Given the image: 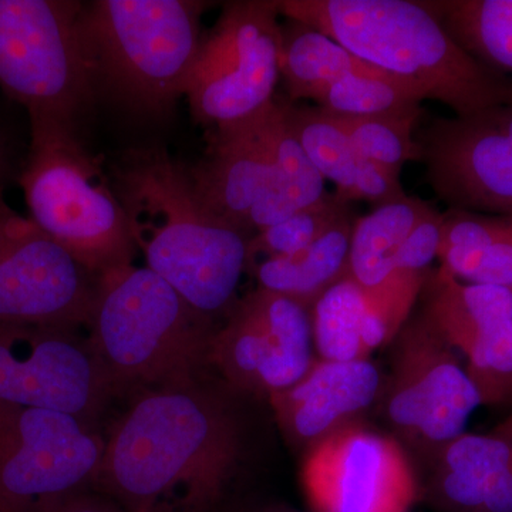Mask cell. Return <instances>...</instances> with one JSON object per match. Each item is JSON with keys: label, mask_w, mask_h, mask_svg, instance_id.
I'll return each mask as SVG.
<instances>
[{"label": "cell", "mask_w": 512, "mask_h": 512, "mask_svg": "<svg viewBox=\"0 0 512 512\" xmlns=\"http://www.w3.org/2000/svg\"><path fill=\"white\" fill-rule=\"evenodd\" d=\"M104 446L70 414L0 402V511L47 512L94 488Z\"/></svg>", "instance_id": "obj_9"}, {"label": "cell", "mask_w": 512, "mask_h": 512, "mask_svg": "<svg viewBox=\"0 0 512 512\" xmlns=\"http://www.w3.org/2000/svg\"><path fill=\"white\" fill-rule=\"evenodd\" d=\"M498 107L436 120L419 140L427 181L451 210L512 218V140Z\"/></svg>", "instance_id": "obj_15"}, {"label": "cell", "mask_w": 512, "mask_h": 512, "mask_svg": "<svg viewBox=\"0 0 512 512\" xmlns=\"http://www.w3.org/2000/svg\"><path fill=\"white\" fill-rule=\"evenodd\" d=\"M47 512H128L119 503L107 495L90 493V490L70 495L69 498L57 504Z\"/></svg>", "instance_id": "obj_32"}, {"label": "cell", "mask_w": 512, "mask_h": 512, "mask_svg": "<svg viewBox=\"0 0 512 512\" xmlns=\"http://www.w3.org/2000/svg\"><path fill=\"white\" fill-rule=\"evenodd\" d=\"M227 387L204 375L133 394L104 436L94 488L128 512L211 508L244 456V431Z\"/></svg>", "instance_id": "obj_1"}, {"label": "cell", "mask_w": 512, "mask_h": 512, "mask_svg": "<svg viewBox=\"0 0 512 512\" xmlns=\"http://www.w3.org/2000/svg\"><path fill=\"white\" fill-rule=\"evenodd\" d=\"M302 484L315 512H406L416 490L400 444L355 423L308 447Z\"/></svg>", "instance_id": "obj_14"}, {"label": "cell", "mask_w": 512, "mask_h": 512, "mask_svg": "<svg viewBox=\"0 0 512 512\" xmlns=\"http://www.w3.org/2000/svg\"><path fill=\"white\" fill-rule=\"evenodd\" d=\"M275 0L225 3L204 36L184 96L201 127L251 119L274 101L281 77L282 26Z\"/></svg>", "instance_id": "obj_8"}, {"label": "cell", "mask_w": 512, "mask_h": 512, "mask_svg": "<svg viewBox=\"0 0 512 512\" xmlns=\"http://www.w3.org/2000/svg\"><path fill=\"white\" fill-rule=\"evenodd\" d=\"M424 279V274L400 272L372 289L349 275L340 279L311 308L313 349L319 359L369 360L373 350L406 325Z\"/></svg>", "instance_id": "obj_16"}, {"label": "cell", "mask_w": 512, "mask_h": 512, "mask_svg": "<svg viewBox=\"0 0 512 512\" xmlns=\"http://www.w3.org/2000/svg\"><path fill=\"white\" fill-rule=\"evenodd\" d=\"M0 512H2V511H0Z\"/></svg>", "instance_id": "obj_36"}, {"label": "cell", "mask_w": 512, "mask_h": 512, "mask_svg": "<svg viewBox=\"0 0 512 512\" xmlns=\"http://www.w3.org/2000/svg\"><path fill=\"white\" fill-rule=\"evenodd\" d=\"M312 353L311 309L256 288L239 298L218 326L210 366L235 392L269 397L308 372Z\"/></svg>", "instance_id": "obj_12"}, {"label": "cell", "mask_w": 512, "mask_h": 512, "mask_svg": "<svg viewBox=\"0 0 512 512\" xmlns=\"http://www.w3.org/2000/svg\"><path fill=\"white\" fill-rule=\"evenodd\" d=\"M285 120L306 156L325 180L335 184V194L352 202L353 183L362 158L357 156L338 119L319 107L296 106L282 99Z\"/></svg>", "instance_id": "obj_25"}, {"label": "cell", "mask_w": 512, "mask_h": 512, "mask_svg": "<svg viewBox=\"0 0 512 512\" xmlns=\"http://www.w3.org/2000/svg\"><path fill=\"white\" fill-rule=\"evenodd\" d=\"M441 490L466 510L512 512V440L464 433L441 448Z\"/></svg>", "instance_id": "obj_19"}, {"label": "cell", "mask_w": 512, "mask_h": 512, "mask_svg": "<svg viewBox=\"0 0 512 512\" xmlns=\"http://www.w3.org/2000/svg\"><path fill=\"white\" fill-rule=\"evenodd\" d=\"M380 384L379 370L369 360L335 362L318 357L298 382L269 400L288 440L309 447L369 409Z\"/></svg>", "instance_id": "obj_18"}, {"label": "cell", "mask_w": 512, "mask_h": 512, "mask_svg": "<svg viewBox=\"0 0 512 512\" xmlns=\"http://www.w3.org/2000/svg\"><path fill=\"white\" fill-rule=\"evenodd\" d=\"M495 431L512 440V416L507 421H504V423Z\"/></svg>", "instance_id": "obj_34"}, {"label": "cell", "mask_w": 512, "mask_h": 512, "mask_svg": "<svg viewBox=\"0 0 512 512\" xmlns=\"http://www.w3.org/2000/svg\"><path fill=\"white\" fill-rule=\"evenodd\" d=\"M350 212V202L343 201L335 192H328L318 204L252 235L248 241V265L258 258L289 256L308 248Z\"/></svg>", "instance_id": "obj_28"}, {"label": "cell", "mask_w": 512, "mask_h": 512, "mask_svg": "<svg viewBox=\"0 0 512 512\" xmlns=\"http://www.w3.org/2000/svg\"><path fill=\"white\" fill-rule=\"evenodd\" d=\"M448 35L477 62L512 73V0L426 2Z\"/></svg>", "instance_id": "obj_24"}, {"label": "cell", "mask_w": 512, "mask_h": 512, "mask_svg": "<svg viewBox=\"0 0 512 512\" xmlns=\"http://www.w3.org/2000/svg\"><path fill=\"white\" fill-rule=\"evenodd\" d=\"M74 0H0V90L25 107L79 128L96 100Z\"/></svg>", "instance_id": "obj_7"}, {"label": "cell", "mask_w": 512, "mask_h": 512, "mask_svg": "<svg viewBox=\"0 0 512 512\" xmlns=\"http://www.w3.org/2000/svg\"><path fill=\"white\" fill-rule=\"evenodd\" d=\"M15 171V157H13L12 143L8 134L0 130V200L5 198V190L13 177L18 178Z\"/></svg>", "instance_id": "obj_33"}, {"label": "cell", "mask_w": 512, "mask_h": 512, "mask_svg": "<svg viewBox=\"0 0 512 512\" xmlns=\"http://www.w3.org/2000/svg\"><path fill=\"white\" fill-rule=\"evenodd\" d=\"M96 281L35 222L0 200V320L89 326Z\"/></svg>", "instance_id": "obj_13"}, {"label": "cell", "mask_w": 512, "mask_h": 512, "mask_svg": "<svg viewBox=\"0 0 512 512\" xmlns=\"http://www.w3.org/2000/svg\"><path fill=\"white\" fill-rule=\"evenodd\" d=\"M87 336L116 396L187 383L210 367L218 326L147 266L99 276Z\"/></svg>", "instance_id": "obj_4"}, {"label": "cell", "mask_w": 512, "mask_h": 512, "mask_svg": "<svg viewBox=\"0 0 512 512\" xmlns=\"http://www.w3.org/2000/svg\"><path fill=\"white\" fill-rule=\"evenodd\" d=\"M444 222H446V214L434 208H431L427 215L417 222L416 227L412 229L409 237L404 239L402 247L394 255L393 269L396 274L426 272L433 259L439 256Z\"/></svg>", "instance_id": "obj_30"}, {"label": "cell", "mask_w": 512, "mask_h": 512, "mask_svg": "<svg viewBox=\"0 0 512 512\" xmlns=\"http://www.w3.org/2000/svg\"><path fill=\"white\" fill-rule=\"evenodd\" d=\"M29 119V151L18 183L30 220L96 278L133 265L138 249L126 212L103 164L80 141L79 128Z\"/></svg>", "instance_id": "obj_6"}, {"label": "cell", "mask_w": 512, "mask_h": 512, "mask_svg": "<svg viewBox=\"0 0 512 512\" xmlns=\"http://www.w3.org/2000/svg\"><path fill=\"white\" fill-rule=\"evenodd\" d=\"M111 177L147 268L205 318H227L239 299L249 238L205 207L190 165L163 147L133 148Z\"/></svg>", "instance_id": "obj_2"}, {"label": "cell", "mask_w": 512, "mask_h": 512, "mask_svg": "<svg viewBox=\"0 0 512 512\" xmlns=\"http://www.w3.org/2000/svg\"><path fill=\"white\" fill-rule=\"evenodd\" d=\"M335 116V114H333ZM338 119L357 156L389 168L402 171L407 161L421 160V146L414 138V128L421 113L406 116L340 117Z\"/></svg>", "instance_id": "obj_27"}, {"label": "cell", "mask_w": 512, "mask_h": 512, "mask_svg": "<svg viewBox=\"0 0 512 512\" xmlns=\"http://www.w3.org/2000/svg\"><path fill=\"white\" fill-rule=\"evenodd\" d=\"M207 6L198 0L83 3L80 33L96 99L141 119L167 117L184 96Z\"/></svg>", "instance_id": "obj_5"}, {"label": "cell", "mask_w": 512, "mask_h": 512, "mask_svg": "<svg viewBox=\"0 0 512 512\" xmlns=\"http://www.w3.org/2000/svg\"><path fill=\"white\" fill-rule=\"evenodd\" d=\"M431 208L427 202L406 195L356 220L350 238V278L370 289L393 278L394 255Z\"/></svg>", "instance_id": "obj_22"}, {"label": "cell", "mask_w": 512, "mask_h": 512, "mask_svg": "<svg viewBox=\"0 0 512 512\" xmlns=\"http://www.w3.org/2000/svg\"><path fill=\"white\" fill-rule=\"evenodd\" d=\"M190 173L205 207L251 238L276 190L258 114L211 130L205 156L190 165Z\"/></svg>", "instance_id": "obj_17"}, {"label": "cell", "mask_w": 512, "mask_h": 512, "mask_svg": "<svg viewBox=\"0 0 512 512\" xmlns=\"http://www.w3.org/2000/svg\"><path fill=\"white\" fill-rule=\"evenodd\" d=\"M423 100L412 83L373 67L336 80L313 103L335 116L382 117L423 113Z\"/></svg>", "instance_id": "obj_26"}, {"label": "cell", "mask_w": 512, "mask_h": 512, "mask_svg": "<svg viewBox=\"0 0 512 512\" xmlns=\"http://www.w3.org/2000/svg\"><path fill=\"white\" fill-rule=\"evenodd\" d=\"M271 512H285V511H271Z\"/></svg>", "instance_id": "obj_35"}, {"label": "cell", "mask_w": 512, "mask_h": 512, "mask_svg": "<svg viewBox=\"0 0 512 512\" xmlns=\"http://www.w3.org/2000/svg\"><path fill=\"white\" fill-rule=\"evenodd\" d=\"M353 212L340 218L313 244L296 254L256 262L258 288L288 296L311 309L333 285L348 275Z\"/></svg>", "instance_id": "obj_20"}, {"label": "cell", "mask_w": 512, "mask_h": 512, "mask_svg": "<svg viewBox=\"0 0 512 512\" xmlns=\"http://www.w3.org/2000/svg\"><path fill=\"white\" fill-rule=\"evenodd\" d=\"M114 397L79 329L0 320V402L70 414L100 429Z\"/></svg>", "instance_id": "obj_10"}, {"label": "cell", "mask_w": 512, "mask_h": 512, "mask_svg": "<svg viewBox=\"0 0 512 512\" xmlns=\"http://www.w3.org/2000/svg\"><path fill=\"white\" fill-rule=\"evenodd\" d=\"M258 127L276 178L274 198L259 221L258 231H262L318 204L328 192L325 178L313 167L286 123L282 99H274L258 113Z\"/></svg>", "instance_id": "obj_21"}, {"label": "cell", "mask_w": 512, "mask_h": 512, "mask_svg": "<svg viewBox=\"0 0 512 512\" xmlns=\"http://www.w3.org/2000/svg\"><path fill=\"white\" fill-rule=\"evenodd\" d=\"M397 338L386 414L400 433L443 448L466 433L470 417L483 406L466 366L429 319L407 320Z\"/></svg>", "instance_id": "obj_11"}, {"label": "cell", "mask_w": 512, "mask_h": 512, "mask_svg": "<svg viewBox=\"0 0 512 512\" xmlns=\"http://www.w3.org/2000/svg\"><path fill=\"white\" fill-rule=\"evenodd\" d=\"M279 15L319 30L370 66L407 80L457 117L512 103V77L454 42L426 2L275 0Z\"/></svg>", "instance_id": "obj_3"}, {"label": "cell", "mask_w": 512, "mask_h": 512, "mask_svg": "<svg viewBox=\"0 0 512 512\" xmlns=\"http://www.w3.org/2000/svg\"><path fill=\"white\" fill-rule=\"evenodd\" d=\"M440 269L460 281L512 291V218H508L503 231L490 245Z\"/></svg>", "instance_id": "obj_29"}, {"label": "cell", "mask_w": 512, "mask_h": 512, "mask_svg": "<svg viewBox=\"0 0 512 512\" xmlns=\"http://www.w3.org/2000/svg\"><path fill=\"white\" fill-rule=\"evenodd\" d=\"M372 69L319 30L295 20L282 26L281 76L293 103L315 101L336 80Z\"/></svg>", "instance_id": "obj_23"}, {"label": "cell", "mask_w": 512, "mask_h": 512, "mask_svg": "<svg viewBox=\"0 0 512 512\" xmlns=\"http://www.w3.org/2000/svg\"><path fill=\"white\" fill-rule=\"evenodd\" d=\"M403 197L406 194L400 183V173L362 158L353 183L352 201H366L377 208Z\"/></svg>", "instance_id": "obj_31"}]
</instances>
